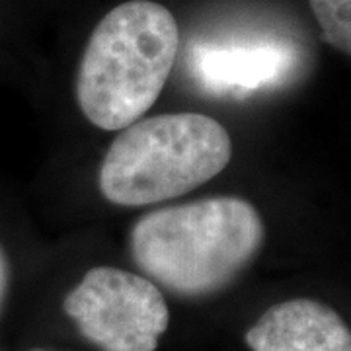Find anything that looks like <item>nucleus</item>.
<instances>
[{
  "label": "nucleus",
  "mask_w": 351,
  "mask_h": 351,
  "mask_svg": "<svg viewBox=\"0 0 351 351\" xmlns=\"http://www.w3.org/2000/svg\"><path fill=\"white\" fill-rule=\"evenodd\" d=\"M265 226L240 197H209L143 215L129 250L138 269L182 297L225 289L258 256Z\"/></svg>",
  "instance_id": "nucleus-1"
},
{
  "label": "nucleus",
  "mask_w": 351,
  "mask_h": 351,
  "mask_svg": "<svg viewBox=\"0 0 351 351\" xmlns=\"http://www.w3.org/2000/svg\"><path fill=\"white\" fill-rule=\"evenodd\" d=\"M63 306L101 351H154L170 322L168 304L151 279L110 265L88 269Z\"/></svg>",
  "instance_id": "nucleus-4"
},
{
  "label": "nucleus",
  "mask_w": 351,
  "mask_h": 351,
  "mask_svg": "<svg viewBox=\"0 0 351 351\" xmlns=\"http://www.w3.org/2000/svg\"><path fill=\"white\" fill-rule=\"evenodd\" d=\"M311 8L322 27V38L351 55V0H311Z\"/></svg>",
  "instance_id": "nucleus-7"
},
{
  "label": "nucleus",
  "mask_w": 351,
  "mask_h": 351,
  "mask_svg": "<svg viewBox=\"0 0 351 351\" xmlns=\"http://www.w3.org/2000/svg\"><path fill=\"white\" fill-rule=\"evenodd\" d=\"M297 55L287 41L250 36L205 38L189 43L188 71L209 96L246 98L287 80Z\"/></svg>",
  "instance_id": "nucleus-5"
},
{
  "label": "nucleus",
  "mask_w": 351,
  "mask_h": 351,
  "mask_svg": "<svg viewBox=\"0 0 351 351\" xmlns=\"http://www.w3.org/2000/svg\"><path fill=\"white\" fill-rule=\"evenodd\" d=\"M246 343L252 351H351V332L324 302L291 299L267 308Z\"/></svg>",
  "instance_id": "nucleus-6"
},
{
  "label": "nucleus",
  "mask_w": 351,
  "mask_h": 351,
  "mask_svg": "<svg viewBox=\"0 0 351 351\" xmlns=\"http://www.w3.org/2000/svg\"><path fill=\"white\" fill-rule=\"evenodd\" d=\"M232 141L217 119L162 113L131 123L113 138L98 186L110 203L143 207L176 199L225 170Z\"/></svg>",
  "instance_id": "nucleus-3"
},
{
  "label": "nucleus",
  "mask_w": 351,
  "mask_h": 351,
  "mask_svg": "<svg viewBox=\"0 0 351 351\" xmlns=\"http://www.w3.org/2000/svg\"><path fill=\"white\" fill-rule=\"evenodd\" d=\"M34 351H45V350H34Z\"/></svg>",
  "instance_id": "nucleus-9"
},
{
  "label": "nucleus",
  "mask_w": 351,
  "mask_h": 351,
  "mask_svg": "<svg viewBox=\"0 0 351 351\" xmlns=\"http://www.w3.org/2000/svg\"><path fill=\"white\" fill-rule=\"evenodd\" d=\"M174 16L152 0H129L96 25L76 78V100L90 123L121 131L158 100L178 55Z\"/></svg>",
  "instance_id": "nucleus-2"
},
{
  "label": "nucleus",
  "mask_w": 351,
  "mask_h": 351,
  "mask_svg": "<svg viewBox=\"0 0 351 351\" xmlns=\"http://www.w3.org/2000/svg\"><path fill=\"white\" fill-rule=\"evenodd\" d=\"M8 283H10V263L6 258V252L0 246V308H2L6 293H8Z\"/></svg>",
  "instance_id": "nucleus-8"
}]
</instances>
